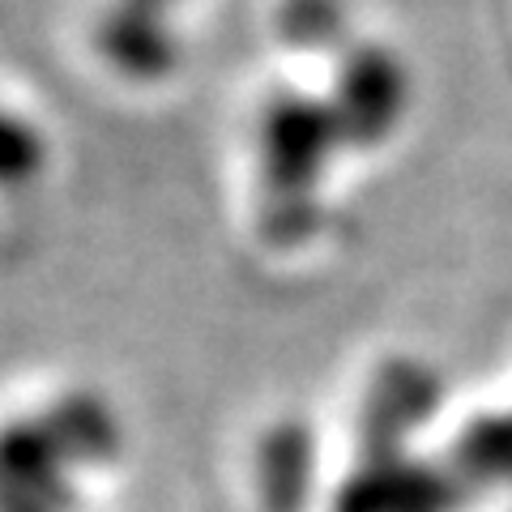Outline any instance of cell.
Segmentation results:
<instances>
[{
	"label": "cell",
	"instance_id": "cell-1",
	"mask_svg": "<svg viewBox=\"0 0 512 512\" xmlns=\"http://www.w3.org/2000/svg\"><path fill=\"white\" fill-rule=\"evenodd\" d=\"M235 99L252 231L265 248H308L329 192L355 158H380L419 107L406 39L359 0H269Z\"/></svg>",
	"mask_w": 512,
	"mask_h": 512
},
{
	"label": "cell",
	"instance_id": "cell-2",
	"mask_svg": "<svg viewBox=\"0 0 512 512\" xmlns=\"http://www.w3.org/2000/svg\"><path fill=\"white\" fill-rule=\"evenodd\" d=\"M214 0H69V52L103 90L154 99L192 69Z\"/></svg>",
	"mask_w": 512,
	"mask_h": 512
},
{
	"label": "cell",
	"instance_id": "cell-3",
	"mask_svg": "<svg viewBox=\"0 0 512 512\" xmlns=\"http://www.w3.org/2000/svg\"><path fill=\"white\" fill-rule=\"evenodd\" d=\"M124 431L99 393L73 389L0 427V512H77L82 474L120 457Z\"/></svg>",
	"mask_w": 512,
	"mask_h": 512
},
{
	"label": "cell",
	"instance_id": "cell-4",
	"mask_svg": "<svg viewBox=\"0 0 512 512\" xmlns=\"http://www.w3.org/2000/svg\"><path fill=\"white\" fill-rule=\"evenodd\" d=\"M453 466H427L406 448H363L359 470L338 487L333 512H453L461 500Z\"/></svg>",
	"mask_w": 512,
	"mask_h": 512
},
{
	"label": "cell",
	"instance_id": "cell-5",
	"mask_svg": "<svg viewBox=\"0 0 512 512\" xmlns=\"http://www.w3.org/2000/svg\"><path fill=\"white\" fill-rule=\"evenodd\" d=\"M440 402V380L431 367L402 359L389 363L363 397V448H406Z\"/></svg>",
	"mask_w": 512,
	"mask_h": 512
},
{
	"label": "cell",
	"instance_id": "cell-6",
	"mask_svg": "<svg viewBox=\"0 0 512 512\" xmlns=\"http://www.w3.org/2000/svg\"><path fill=\"white\" fill-rule=\"evenodd\" d=\"M320 478V448L312 427L278 423L256 448V495L261 512H303Z\"/></svg>",
	"mask_w": 512,
	"mask_h": 512
},
{
	"label": "cell",
	"instance_id": "cell-7",
	"mask_svg": "<svg viewBox=\"0 0 512 512\" xmlns=\"http://www.w3.org/2000/svg\"><path fill=\"white\" fill-rule=\"evenodd\" d=\"M453 474L466 487H512V410L474 414L453 440Z\"/></svg>",
	"mask_w": 512,
	"mask_h": 512
},
{
	"label": "cell",
	"instance_id": "cell-8",
	"mask_svg": "<svg viewBox=\"0 0 512 512\" xmlns=\"http://www.w3.org/2000/svg\"><path fill=\"white\" fill-rule=\"evenodd\" d=\"M47 133L26 107L0 94V192H22L47 171Z\"/></svg>",
	"mask_w": 512,
	"mask_h": 512
}]
</instances>
